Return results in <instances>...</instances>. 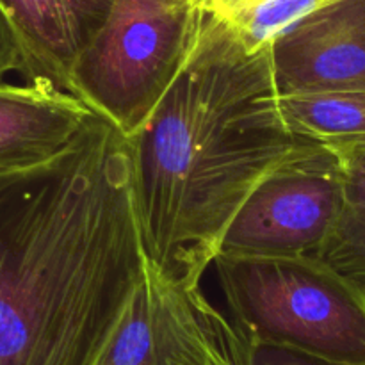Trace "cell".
<instances>
[{
	"label": "cell",
	"mask_w": 365,
	"mask_h": 365,
	"mask_svg": "<svg viewBox=\"0 0 365 365\" xmlns=\"http://www.w3.org/2000/svg\"><path fill=\"white\" fill-rule=\"evenodd\" d=\"M289 130L299 139L323 145L365 138V91L280 96Z\"/></svg>",
	"instance_id": "cell-11"
},
{
	"label": "cell",
	"mask_w": 365,
	"mask_h": 365,
	"mask_svg": "<svg viewBox=\"0 0 365 365\" xmlns=\"http://www.w3.org/2000/svg\"><path fill=\"white\" fill-rule=\"evenodd\" d=\"M248 48L269 45L285 27L334 0H203Z\"/></svg>",
	"instance_id": "cell-12"
},
{
	"label": "cell",
	"mask_w": 365,
	"mask_h": 365,
	"mask_svg": "<svg viewBox=\"0 0 365 365\" xmlns=\"http://www.w3.org/2000/svg\"><path fill=\"white\" fill-rule=\"evenodd\" d=\"M274 86L285 96L365 91V0H334L269 41Z\"/></svg>",
	"instance_id": "cell-7"
},
{
	"label": "cell",
	"mask_w": 365,
	"mask_h": 365,
	"mask_svg": "<svg viewBox=\"0 0 365 365\" xmlns=\"http://www.w3.org/2000/svg\"><path fill=\"white\" fill-rule=\"evenodd\" d=\"M203 18V0H113L66 91L130 138L184 68Z\"/></svg>",
	"instance_id": "cell-4"
},
{
	"label": "cell",
	"mask_w": 365,
	"mask_h": 365,
	"mask_svg": "<svg viewBox=\"0 0 365 365\" xmlns=\"http://www.w3.org/2000/svg\"><path fill=\"white\" fill-rule=\"evenodd\" d=\"M220 2H227V0H220Z\"/></svg>",
	"instance_id": "cell-15"
},
{
	"label": "cell",
	"mask_w": 365,
	"mask_h": 365,
	"mask_svg": "<svg viewBox=\"0 0 365 365\" xmlns=\"http://www.w3.org/2000/svg\"><path fill=\"white\" fill-rule=\"evenodd\" d=\"M342 202V166L323 143L303 141L255 185L221 239L225 255L317 253Z\"/></svg>",
	"instance_id": "cell-6"
},
{
	"label": "cell",
	"mask_w": 365,
	"mask_h": 365,
	"mask_svg": "<svg viewBox=\"0 0 365 365\" xmlns=\"http://www.w3.org/2000/svg\"><path fill=\"white\" fill-rule=\"evenodd\" d=\"M145 262L130 145L106 118L0 171V365L91 364Z\"/></svg>",
	"instance_id": "cell-1"
},
{
	"label": "cell",
	"mask_w": 365,
	"mask_h": 365,
	"mask_svg": "<svg viewBox=\"0 0 365 365\" xmlns=\"http://www.w3.org/2000/svg\"><path fill=\"white\" fill-rule=\"evenodd\" d=\"M255 344L202 291L143 273L89 365H253Z\"/></svg>",
	"instance_id": "cell-5"
},
{
	"label": "cell",
	"mask_w": 365,
	"mask_h": 365,
	"mask_svg": "<svg viewBox=\"0 0 365 365\" xmlns=\"http://www.w3.org/2000/svg\"><path fill=\"white\" fill-rule=\"evenodd\" d=\"M24 53H21L16 32H14L6 11L0 6V81L11 71H18L24 75Z\"/></svg>",
	"instance_id": "cell-13"
},
{
	"label": "cell",
	"mask_w": 365,
	"mask_h": 365,
	"mask_svg": "<svg viewBox=\"0 0 365 365\" xmlns=\"http://www.w3.org/2000/svg\"><path fill=\"white\" fill-rule=\"evenodd\" d=\"M253 365H337V364H328V362H323V360L299 355V353L285 351V349L259 346V348H255Z\"/></svg>",
	"instance_id": "cell-14"
},
{
	"label": "cell",
	"mask_w": 365,
	"mask_h": 365,
	"mask_svg": "<svg viewBox=\"0 0 365 365\" xmlns=\"http://www.w3.org/2000/svg\"><path fill=\"white\" fill-rule=\"evenodd\" d=\"M191 56L130 135L132 189L146 260L195 287L255 185L305 139L289 130L269 45L248 48L205 2Z\"/></svg>",
	"instance_id": "cell-2"
},
{
	"label": "cell",
	"mask_w": 365,
	"mask_h": 365,
	"mask_svg": "<svg viewBox=\"0 0 365 365\" xmlns=\"http://www.w3.org/2000/svg\"><path fill=\"white\" fill-rule=\"evenodd\" d=\"M230 317L250 341L337 365H365V287L316 253L214 259Z\"/></svg>",
	"instance_id": "cell-3"
},
{
	"label": "cell",
	"mask_w": 365,
	"mask_h": 365,
	"mask_svg": "<svg viewBox=\"0 0 365 365\" xmlns=\"http://www.w3.org/2000/svg\"><path fill=\"white\" fill-rule=\"evenodd\" d=\"M77 96L52 82L0 81V171L52 159L93 118Z\"/></svg>",
	"instance_id": "cell-9"
},
{
	"label": "cell",
	"mask_w": 365,
	"mask_h": 365,
	"mask_svg": "<svg viewBox=\"0 0 365 365\" xmlns=\"http://www.w3.org/2000/svg\"><path fill=\"white\" fill-rule=\"evenodd\" d=\"M342 166L337 221L317 257L365 287V138L328 145Z\"/></svg>",
	"instance_id": "cell-10"
},
{
	"label": "cell",
	"mask_w": 365,
	"mask_h": 365,
	"mask_svg": "<svg viewBox=\"0 0 365 365\" xmlns=\"http://www.w3.org/2000/svg\"><path fill=\"white\" fill-rule=\"evenodd\" d=\"M24 53V77L66 91L78 53L106 21L113 0H0Z\"/></svg>",
	"instance_id": "cell-8"
}]
</instances>
